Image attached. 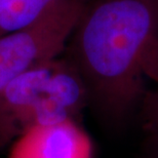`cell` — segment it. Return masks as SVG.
Returning a JSON list of instances; mask_svg holds the SVG:
<instances>
[{"mask_svg":"<svg viewBox=\"0 0 158 158\" xmlns=\"http://www.w3.org/2000/svg\"><path fill=\"white\" fill-rule=\"evenodd\" d=\"M64 56L86 87L88 105L112 122L140 108L158 84V0H86Z\"/></svg>","mask_w":158,"mask_h":158,"instance_id":"cell-1","label":"cell"},{"mask_svg":"<svg viewBox=\"0 0 158 158\" xmlns=\"http://www.w3.org/2000/svg\"><path fill=\"white\" fill-rule=\"evenodd\" d=\"M0 98L21 134L33 126L77 121L88 105L83 80L65 56L20 75L0 93Z\"/></svg>","mask_w":158,"mask_h":158,"instance_id":"cell-2","label":"cell"},{"mask_svg":"<svg viewBox=\"0 0 158 158\" xmlns=\"http://www.w3.org/2000/svg\"><path fill=\"white\" fill-rule=\"evenodd\" d=\"M84 0H58L35 22L0 37V93L20 75L61 56Z\"/></svg>","mask_w":158,"mask_h":158,"instance_id":"cell-3","label":"cell"},{"mask_svg":"<svg viewBox=\"0 0 158 158\" xmlns=\"http://www.w3.org/2000/svg\"><path fill=\"white\" fill-rule=\"evenodd\" d=\"M8 158H93V144L77 121L69 120L24 131Z\"/></svg>","mask_w":158,"mask_h":158,"instance_id":"cell-4","label":"cell"},{"mask_svg":"<svg viewBox=\"0 0 158 158\" xmlns=\"http://www.w3.org/2000/svg\"><path fill=\"white\" fill-rule=\"evenodd\" d=\"M58 0H0V37L35 22Z\"/></svg>","mask_w":158,"mask_h":158,"instance_id":"cell-5","label":"cell"},{"mask_svg":"<svg viewBox=\"0 0 158 158\" xmlns=\"http://www.w3.org/2000/svg\"><path fill=\"white\" fill-rule=\"evenodd\" d=\"M140 111L144 129L158 138V86L147 91L141 103Z\"/></svg>","mask_w":158,"mask_h":158,"instance_id":"cell-6","label":"cell"},{"mask_svg":"<svg viewBox=\"0 0 158 158\" xmlns=\"http://www.w3.org/2000/svg\"><path fill=\"white\" fill-rule=\"evenodd\" d=\"M20 134V128L6 110L0 98V143L6 145Z\"/></svg>","mask_w":158,"mask_h":158,"instance_id":"cell-7","label":"cell"},{"mask_svg":"<svg viewBox=\"0 0 158 158\" xmlns=\"http://www.w3.org/2000/svg\"><path fill=\"white\" fill-rule=\"evenodd\" d=\"M84 1H86V0H84Z\"/></svg>","mask_w":158,"mask_h":158,"instance_id":"cell-8","label":"cell"}]
</instances>
